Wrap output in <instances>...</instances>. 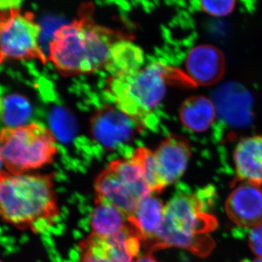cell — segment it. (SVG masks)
<instances>
[{
	"mask_svg": "<svg viewBox=\"0 0 262 262\" xmlns=\"http://www.w3.org/2000/svg\"><path fill=\"white\" fill-rule=\"evenodd\" d=\"M141 246L140 237L129 225L111 237L90 233L79 243L77 262H134Z\"/></svg>",
	"mask_w": 262,
	"mask_h": 262,
	"instance_id": "52a82bcc",
	"label": "cell"
},
{
	"mask_svg": "<svg viewBox=\"0 0 262 262\" xmlns=\"http://www.w3.org/2000/svg\"><path fill=\"white\" fill-rule=\"evenodd\" d=\"M0 262H3V261H2V260H1V259H0Z\"/></svg>",
	"mask_w": 262,
	"mask_h": 262,
	"instance_id": "83f0119b",
	"label": "cell"
},
{
	"mask_svg": "<svg viewBox=\"0 0 262 262\" xmlns=\"http://www.w3.org/2000/svg\"><path fill=\"white\" fill-rule=\"evenodd\" d=\"M138 125L120 108L108 106L100 110L92 117L91 135L100 146L113 151L132 140Z\"/></svg>",
	"mask_w": 262,
	"mask_h": 262,
	"instance_id": "ba28073f",
	"label": "cell"
},
{
	"mask_svg": "<svg viewBox=\"0 0 262 262\" xmlns=\"http://www.w3.org/2000/svg\"><path fill=\"white\" fill-rule=\"evenodd\" d=\"M48 120L51 131L56 140L68 141L75 136L77 129L75 119L64 108H53L50 113Z\"/></svg>",
	"mask_w": 262,
	"mask_h": 262,
	"instance_id": "44dd1931",
	"label": "cell"
},
{
	"mask_svg": "<svg viewBox=\"0 0 262 262\" xmlns=\"http://www.w3.org/2000/svg\"><path fill=\"white\" fill-rule=\"evenodd\" d=\"M140 164L146 182L153 194L163 192L164 187L160 179L156 162H155L154 151L146 147H139L132 154Z\"/></svg>",
	"mask_w": 262,
	"mask_h": 262,
	"instance_id": "ffe728a7",
	"label": "cell"
},
{
	"mask_svg": "<svg viewBox=\"0 0 262 262\" xmlns=\"http://www.w3.org/2000/svg\"><path fill=\"white\" fill-rule=\"evenodd\" d=\"M19 2L16 1H0V10H8L18 8Z\"/></svg>",
	"mask_w": 262,
	"mask_h": 262,
	"instance_id": "d4e9b609",
	"label": "cell"
},
{
	"mask_svg": "<svg viewBox=\"0 0 262 262\" xmlns=\"http://www.w3.org/2000/svg\"><path fill=\"white\" fill-rule=\"evenodd\" d=\"M115 35L87 18L62 25L53 33L48 58L66 75H81L104 68Z\"/></svg>",
	"mask_w": 262,
	"mask_h": 262,
	"instance_id": "3957f363",
	"label": "cell"
},
{
	"mask_svg": "<svg viewBox=\"0 0 262 262\" xmlns=\"http://www.w3.org/2000/svg\"><path fill=\"white\" fill-rule=\"evenodd\" d=\"M165 204L155 194L143 198L134 211L127 217L128 225L140 237L146 248L156 238L163 225Z\"/></svg>",
	"mask_w": 262,
	"mask_h": 262,
	"instance_id": "5bb4252c",
	"label": "cell"
},
{
	"mask_svg": "<svg viewBox=\"0 0 262 262\" xmlns=\"http://www.w3.org/2000/svg\"><path fill=\"white\" fill-rule=\"evenodd\" d=\"M134 262H161L154 255H153L152 252H149V251H147V252L144 253V254H141L139 256Z\"/></svg>",
	"mask_w": 262,
	"mask_h": 262,
	"instance_id": "cb8c5ba5",
	"label": "cell"
},
{
	"mask_svg": "<svg viewBox=\"0 0 262 262\" xmlns=\"http://www.w3.org/2000/svg\"><path fill=\"white\" fill-rule=\"evenodd\" d=\"M42 29L30 13L18 8L0 16V63L8 60L37 58L45 63L46 57L41 48Z\"/></svg>",
	"mask_w": 262,
	"mask_h": 262,
	"instance_id": "8992f818",
	"label": "cell"
},
{
	"mask_svg": "<svg viewBox=\"0 0 262 262\" xmlns=\"http://www.w3.org/2000/svg\"><path fill=\"white\" fill-rule=\"evenodd\" d=\"M185 67L192 82L200 85H213L225 75V57L215 46L200 45L188 53Z\"/></svg>",
	"mask_w": 262,
	"mask_h": 262,
	"instance_id": "8fae6325",
	"label": "cell"
},
{
	"mask_svg": "<svg viewBox=\"0 0 262 262\" xmlns=\"http://www.w3.org/2000/svg\"><path fill=\"white\" fill-rule=\"evenodd\" d=\"M248 245L257 257L262 258V222L251 228L248 234Z\"/></svg>",
	"mask_w": 262,
	"mask_h": 262,
	"instance_id": "603a6c76",
	"label": "cell"
},
{
	"mask_svg": "<svg viewBox=\"0 0 262 262\" xmlns=\"http://www.w3.org/2000/svg\"><path fill=\"white\" fill-rule=\"evenodd\" d=\"M244 262H262V258L261 257H256L254 258V259L252 260H246Z\"/></svg>",
	"mask_w": 262,
	"mask_h": 262,
	"instance_id": "4316f807",
	"label": "cell"
},
{
	"mask_svg": "<svg viewBox=\"0 0 262 262\" xmlns=\"http://www.w3.org/2000/svg\"><path fill=\"white\" fill-rule=\"evenodd\" d=\"M54 173L0 174V218L20 230L42 233L59 217Z\"/></svg>",
	"mask_w": 262,
	"mask_h": 262,
	"instance_id": "6da1fadb",
	"label": "cell"
},
{
	"mask_svg": "<svg viewBox=\"0 0 262 262\" xmlns=\"http://www.w3.org/2000/svg\"><path fill=\"white\" fill-rule=\"evenodd\" d=\"M94 189V203L112 205L127 217L134 213L141 201L108 165L95 179Z\"/></svg>",
	"mask_w": 262,
	"mask_h": 262,
	"instance_id": "4fadbf2b",
	"label": "cell"
},
{
	"mask_svg": "<svg viewBox=\"0 0 262 262\" xmlns=\"http://www.w3.org/2000/svg\"><path fill=\"white\" fill-rule=\"evenodd\" d=\"M173 70L156 62L128 75L111 77L108 90L117 107L139 125L163 101Z\"/></svg>",
	"mask_w": 262,
	"mask_h": 262,
	"instance_id": "277c9868",
	"label": "cell"
},
{
	"mask_svg": "<svg viewBox=\"0 0 262 262\" xmlns=\"http://www.w3.org/2000/svg\"><path fill=\"white\" fill-rule=\"evenodd\" d=\"M91 217V233L108 237L120 233L128 226L127 217L115 206L106 203H94Z\"/></svg>",
	"mask_w": 262,
	"mask_h": 262,
	"instance_id": "ac0fdd59",
	"label": "cell"
},
{
	"mask_svg": "<svg viewBox=\"0 0 262 262\" xmlns=\"http://www.w3.org/2000/svg\"><path fill=\"white\" fill-rule=\"evenodd\" d=\"M217 116L234 126H245L252 117V98L244 86L238 83L224 84L215 91L212 99Z\"/></svg>",
	"mask_w": 262,
	"mask_h": 262,
	"instance_id": "7c38bea8",
	"label": "cell"
},
{
	"mask_svg": "<svg viewBox=\"0 0 262 262\" xmlns=\"http://www.w3.org/2000/svg\"><path fill=\"white\" fill-rule=\"evenodd\" d=\"M217 227L214 215L198 194L182 193L165 204L163 225L147 251L178 248L199 256H206L215 246L209 233Z\"/></svg>",
	"mask_w": 262,
	"mask_h": 262,
	"instance_id": "7a4b0ae2",
	"label": "cell"
},
{
	"mask_svg": "<svg viewBox=\"0 0 262 262\" xmlns=\"http://www.w3.org/2000/svg\"><path fill=\"white\" fill-rule=\"evenodd\" d=\"M154 155L160 179L166 188L179 181L185 173L192 149L186 138L173 134L160 143Z\"/></svg>",
	"mask_w": 262,
	"mask_h": 262,
	"instance_id": "9c48e42d",
	"label": "cell"
},
{
	"mask_svg": "<svg viewBox=\"0 0 262 262\" xmlns=\"http://www.w3.org/2000/svg\"><path fill=\"white\" fill-rule=\"evenodd\" d=\"M144 63V52L132 42L119 39L114 43L104 69L111 77L128 75L141 70Z\"/></svg>",
	"mask_w": 262,
	"mask_h": 262,
	"instance_id": "e0dca14e",
	"label": "cell"
},
{
	"mask_svg": "<svg viewBox=\"0 0 262 262\" xmlns=\"http://www.w3.org/2000/svg\"><path fill=\"white\" fill-rule=\"evenodd\" d=\"M217 117L212 99L203 96L188 98L181 106L179 118L186 128L194 133L208 130Z\"/></svg>",
	"mask_w": 262,
	"mask_h": 262,
	"instance_id": "2e32d148",
	"label": "cell"
},
{
	"mask_svg": "<svg viewBox=\"0 0 262 262\" xmlns=\"http://www.w3.org/2000/svg\"><path fill=\"white\" fill-rule=\"evenodd\" d=\"M6 171L5 169L4 160H3V148H2L1 139H0V174Z\"/></svg>",
	"mask_w": 262,
	"mask_h": 262,
	"instance_id": "484cf974",
	"label": "cell"
},
{
	"mask_svg": "<svg viewBox=\"0 0 262 262\" xmlns=\"http://www.w3.org/2000/svg\"><path fill=\"white\" fill-rule=\"evenodd\" d=\"M3 160L7 171L29 173L53 163L56 139L50 129L37 122L0 131Z\"/></svg>",
	"mask_w": 262,
	"mask_h": 262,
	"instance_id": "5b68a950",
	"label": "cell"
},
{
	"mask_svg": "<svg viewBox=\"0 0 262 262\" xmlns=\"http://www.w3.org/2000/svg\"><path fill=\"white\" fill-rule=\"evenodd\" d=\"M235 2L229 0L221 1H201L200 2V8L202 11L211 16L221 18L227 16L232 13L235 8Z\"/></svg>",
	"mask_w": 262,
	"mask_h": 262,
	"instance_id": "7402d4cb",
	"label": "cell"
},
{
	"mask_svg": "<svg viewBox=\"0 0 262 262\" xmlns=\"http://www.w3.org/2000/svg\"><path fill=\"white\" fill-rule=\"evenodd\" d=\"M225 209L236 225L253 228L262 222L261 189L249 183L241 182L227 198Z\"/></svg>",
	"mask_w": 262,
	"mask_h": 262,
	"instance_id": "30bf717a",
	"label": "cell"
},
{
	"mask_svg": "<svg viewBox=\"0 0 262 262\" xmlns=\"http://www.w3.org/2000/svg\"><path fill=\"white\" fill-rule=\"evenodd\" d=\"M32 112L29 100L22 95L0 93V125L4 128L28 125Z\"/></svg>",
	"mask_w": 262,
	"mask_h": 262,
	"instance_id": "d6986e66",
	"label": "cell"
},
{
	"mask_svg": "<svg viewBox=\"0 0 262 262\" xmlns=\"http://www.w3.org/2000/svg\"><path fill=\"white\" fill-rule=\"evenodd\" d=\"M236 177L262 190V136H251L239 141L234 150Z\"/></svg>",
	"mask_w": 262,
	"mask_h": 262,
	"instance_id": "9a60e30c",
	"label": "cell"
}]
</instances>
